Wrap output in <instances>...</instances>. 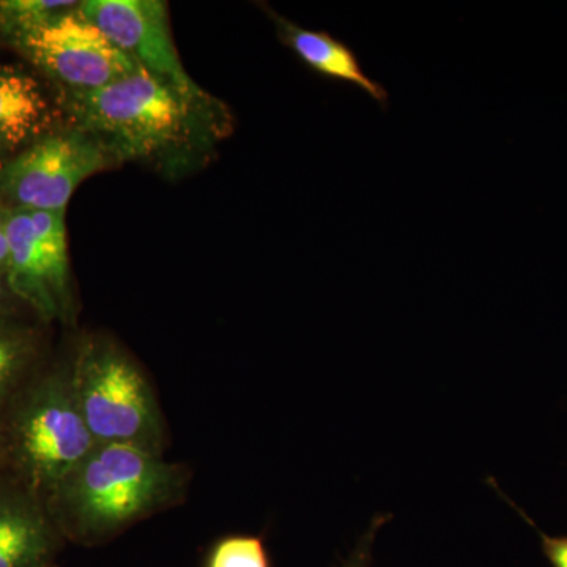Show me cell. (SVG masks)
I'll return each mask as SVG.
<instances>
[{"label":"cell","mask_w":567,"mask_h":567,"mask_svg":"<svg viewBox=\"0 0 567 567\" xmlns=\"http://www.w3.org/2000/svg\"><path fill=\"white\" fill-rule=\"evenodd\" d=\"M7 218H3L2 208H0V264L9 259V244L6 235Z\"/></svg>","instance_id":"obj_16"},{"label":"cell","mask_w":567,"mask_h":567,"mask_svg":"<svg viewBox=\"0 0 567 567\" xmlns=\"http://www.w3.org/2000/svg\"><path fill=\"white\" fill-rule=\"evenodd\" d=\"M386 520H390V516H377L372 520L368 533L358 540L352 555H350V558L347 559L342 567H371L372 543H374L377 529L382 527Z\"/></svg>","instance_id":"obj_14"},{"label":"cell","mask_w":567,"mask_h":567,"mask_svg":"<svg viewBox=\"0 0 567 567\" xmlns=\"http://www.w3.org/2000/svg\"><path fill=\"white\" fill-rule=\"evenodd\" d=\"M106 163L102 148L87 137L58 134L37 142L11 163L3 186L22 208L65 212L78 186Z\"/></svg>","instance_id":"obj_6"},{"label":"cell","mask_w":567,"mask_h":567,"mask_svg":"<svg viewBox=\"0 0 567 567\" xmlns=\"http://www.w3.org/2000/svg\"><path fill=\"white\" fill-rule=\"evenodd\" d=\"M76 112L85 128L110 137L130 156H147L189 132V100L137 66L93 91H78Z\"/></svg>","instance_id":"obj_1"},{"label":"cell","mask_w":567,"mask_h":567,"mask_svg":"<svg viewBox=\"0 0 567 567\" xmlns=\"http://www.w3.org/2000/svg\"><path fill=\"white\" fill-rule=\"evenodd\" d=\"M50 550L47 529L31 511L0 505V567H40Z\"/></svg>","instance_id":"obj_11"},{"label":"cell","mask_w":567,"mask_h":567,"mask_svg":"<svg viewBox=\"0 0 567 567\" xmlns=\"http://www.w3.org/2000/svg\"><path fill=\"white\" fill-rule=\"evenodd\" d=\"M48 103L40 85L28 74L0 71V142L18 145L47 125Z\"/></svg>","instance_id":"obj_10"},{"label":"cell","mask_w":567,"mask_h":567,"mask_svg":"<svg viewBox=\"0 0 567 567\" xmlns=\"http://www.w3.org/2000/svg\"><path fill=\"white\" fill-rule=\"evenodd\" d=\"M275 20L278 22L284 43L292 48L295 54L309 70L324 80L350 85L364 92L369 99L380 104L383 111L388 110L390 95L386 89L365 74L357 52L349 44L324 31L316 32L297 28L278 17H275Z\"/></svg>","instance_id":"obj_9"},{"label":"cell","mask_w":567,"mask_h":567,"mask_svg":"<svg viewBox=\"0 0 567 567\" xmlns=\"http://www.w3.org/2000/svg\"><path fill=\"white\" fill-rule=\"evenodd\" d=\"M0 295H2V287H0Z\"/></svg>","instance_id":"obj_18"},{"label":"cell","mask_w":567,"mask_h":567,"mask_svg":"<svg viewBox=\"0 0 567 567\" xmlns=\"http://www.w3.org/2000/svg\"><path fill=\"white\" fill-rule=\"evenodd\" d=\"M11 358H17L13 346H11L10 342L2 341V339H0V361L11 360Z\"/></svg>","instance_id":"obj_17"},{"label":"cell","mask_w":567,"mask_h":567,"mask_svg":"<svg viewBox=\"0 0 567 567\" xmlns=\"http://www.w3.org/2000/svg\"><path fill=\"white\" fill-rule=\"evenodd\" d=\"M21 40L33 61L78 91L103 87L140 66L80 10L65 11Z\"/></svg>","instance_id":"obj_5"},{"label":"cell","mask_w":567,"mask_h":567,"mask_svg":"<svg viewBox=\"0 0 567 567\" xmlns=\"http://www.w3.org/2000/svg\"><path fill=\"white\" fill-rule=\"evenodd\" d=\"M71 503L84 528L106 532L147 513L174 486V470L144 446L106 443L74 472Z\"/></svg>","instance_id":"obj_2"},{"label":"cell","mask_w":567,"mask_h":567,"mask_svg":"<svg viewBox=\"0 0 567 567\" xmlns=\"http://www.w3.org/2000/svg\"><path fill=\"white\" fill-rule=\"evenodd\" d=\"M74 6L76 3L61 0H6L0 2V22L7 31L17 32L24 39L65 11L73 10Z\"/></svg>","instance_id":"obj_12"},{"label":"cell","mask_w":567,"mask_h":567,"mask_svg":"<svg viewBox=\"0 0 567 567\" xmlns=\"http://www.w3.org/2000/svg\"><path fill=\"white\" fill-rule=\"evenodd\" d=\"M11 287L41 311L54 312L69 278L65 212L21 210L6 223Z\"/></svg>","instance_id":"obj_7"},{"label":"cell","mask_w":567,"mask_h":567,"mask_svg":"<svg viewBox=\"0 0 567 567\" xmlns=\"http://www.w3.org/2000/svg\"><path fill=\"white\" fill-rule=\"evenodd\" d=\"M74 399L95 442L144 445L155 429L151 391L141 372L114 350L82 358Z\"/></svg>","instance_id":"obj_3"},{"label":"cell","mask_w":567,"mask_h":567,"mask_svg":"<svg viewBox=\"0 0 567 567\" xmlns=\"http://www.w3.org/2000/svg\"><path fill=\"white\" fill-rule=\"evenodd\" d=\"M137 65L189 100L199 89L183 69L171 35L166 3L159 0H87L78 7Z\"/></svg>","instance_id":"obj_4"},{"label":"cell","mask_w":567,"mask_h":567,"mask_svg":"<svg viewBox=\"0 0 567 567\" xmlns=\"http://www.w3.org/2000/svg\"><path fill=\"white\" fill-rule=\"evenodd\" d=\"M208 567H270V559L260 537L233 536L215 547Z\"/></svg>","instance_id":"obj_13"},{"label":"cell","mask_w":567,"mask_h":567,"mask_svg":"<svg viewBox=\"0 0 567 567\" xmlns=\"http://www.w3.org/2000/svg\"><path fill=\"white\" fill-rule=\"evenodd\" d=\"M539 536L544 555H546L551 567H567V536L554 537L543 532H539Z\"/></svg>","instance_id":"obj_15"},{"label":"cell","mask_w":567,"mask_h":567,"mask_svg":"<svg viewBox=\"0 0 567 567\" xmlns=\"http://www.w3.org/2000/svg\"><path fill=\"white\" fill-rule=\"evenodd\" d=\"M21 446L33 472L61 481L80 468L95 446L74 394L50 391L32 406L21 427Z\"/></svg>","instance_id":"obj_8"}]
</instances>
